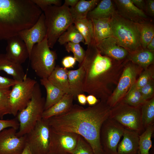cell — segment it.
<instances>
[{
    "mask_svg": "<svg viewBox=\"0 0 154 154\" xmlns=\"http://www.w3.org/2000/svg\"><path fill=\"white\" fill-rule=\"evenodd\" d=\"M111 109L106 102L101 101L86 108L74 104L67 113L48 119L54 130L79 135L90 144L94 154H103L100 132L102 124L109 118Z\"/></svg>",
    "mask_w": 154,
    "mask_h": 154,
    "instance_id": "cell-1",
    "label": "cell"
},
{
    "mask_svg": "<svg viewBox=\"0 0 154 154\" xmlns=\"http://www.w3.org/2000/svg\"><path fill=\"white\" fill-rule=\"evenodd\" d=\"M127 61H118L103 55L93 42L88 45L80 64L84 71V92L107 102L116 88Z\"/></svg>",
    "mask_w": 154,
    "mask_h": 154,
    "instance_id": "cell-2",
    "label": "cell"
},
{
    "mask_svg": "<svg viewBox=\"0 0 154 154\" xmlns=\"http://www.w3.org/2000/svg\"><path fill=\"white\" fill-rule=\"evenodd\" d=\"M42 13L31 0H0V40L30 28Z\"/></svg>",
    "mask_w": 154,
    "mask_h": 154,
    "instance_id": "cell-3",
    "label": "cell"
},
{
    "mask_svg": "<svg viewBox=\"0 0 154 154\" xmlns=\"http://www.w3.org/2000/svg\"><path fill=\"white\" fill-rule=\"evenodd\" d=\"M110 24L112 37L119 45L129 53L142 48L140 39V23L131 21L116 12L111 17Z\"/></svg>",
    "mask_w": 154,
    "mask_h": 154,
    "instance_id": "cell-4",
    "label": "cell"
},
{
    "mask_svg": "<svg viewBox=\"0 0 154 154\" xmlns=\"http://www.w3.org/2000/svg\"><path fill=\"white\" fill-rule=\"evenodd\" d=\"M43 12L48 44L50 48H52L60 36L73 24L74 20L70 13V7L63 4L48 6Z\"/></svg>",
    "mask_w": 154,
    "mask_h": 154,
    "instance_id": "cell-5",
    "label": "cell"
},
{
    "mask_svg": "<svg viewBox=\"0 0 154 154\" xmlns=\"http://www.w3.org/2000/svg\"><path fill=\"white\" fill-rule=\"evenodd\" d=\"M45 102V98L42 96L39 84L37 82L30 102L16 116L19 125V131L17 132L18 137L28 133L34 128L37 122L42 118Z\"/></svg>",
    "mask_w": 154,
    "mask_h": 154,
    "instance_id": "cell-6",
    "label": "cell"
},
{
    "mask_svg": "<svg viewBox=\"0 0 154 154\" xmlns=\"http://www.w3.org/2000/svg\"><path fill=\"white\" fill-rule=\"evenodd\" d=\"M50 48L46 37L33 46L30 54L31 67L40 79L48 78L56 66L57 54Z\"/></svg>",
    "mask_w": 154,
    "mask_h": 154,
    "instance_id": "cell-7",
    "label": "cell"
},
{
    "mask_svg": "<svg viewBox=\"0 0 154 154\" xmlns=\"http://www.w3.org/2000/svg\"><path fill=\"white\" fill-rule=\"evenodd\" d=\"M109 118L124 128L137 131L139 135L145 130L142 121L141 106H132L121 101L111 108Z\"/></svg>",
    "mask_w": 154,
    "mask_h": 154,
    "instance_id": "cell-8",
    "label": "cell"
},
{
    "mask_svg": "<svg viewBox=\"0 0 154 154\" xmlns=\"http://www.w3.org/2000/svg\"><path fill=\"white\" fill-rule=\"evenodd\" d=\"M143 70V68L129 60L126 62L117 86L107 101L111 108L122 100L136 81L137 77Z\"/></svg>",
    "mask_w": 154,
    "mask_h": 154,
    "instance_id": "cell-9",
    "label": "cell"
},
{
    "mask_svg": "<svg viewBox=\"0 0 154 154\" xmlns=\"http://www.w3.org/2000/svg\"><path fill=\"white\" fill-rule=\"evenodd\" d=\"M51 126L48 119L42 118L26 135V143L33 154H48Z\"/></svg>",
    "mask_w": 154,
    "mask_h": 154,
    "instance_id": "cell-10",
    "label": "cell"
},
{
    "mask_svg": "<svg viewBox=\"0 0 154 154\" xmlns=\"http://www.w3.org/2000/svg\"><path fill=\"white\" fill-rule=\"evenodd\" d=\"M37 82L34 79L27 77L12 87L9 96L11 114L16 116L19 112L26 107L31 99Z\"/></svg>",
    "mask_w": 154,
    "mask_h": 154,
    "instance_id": "cell-11",
    "label": "cell"
},
{
    "mask_svg": "<svg viewBox=\"0 0 154 154\" xmlns=\"http://www.w3.org/2000/svg\"><path fill=\"white\" fill-rule=\"evenodd\" d=\"M124 129L119 123L109 118L104 122L100 135L103 154H118L117 146Z\"/></svg>",
    "mask_w": 154,
    "mask_h": 154,
    "instance_id": "cell-12",
    "label": "cell"
},
{
    "mask_svg": "<svg viewBox=\"0 0 154 154\" xmlns=\"http://www.w3.org/2000/svg\"><path fill=\"white\" fill-rule=\"evenodd\" d=\"M79 136L74 133L58 131L51 127L48 154H72Z\"/></svg>",
    "mask_w": 154,
    "mask_h": 154,
    "instance_id": "cell-13",
    "label": "cell"
},
{
    "mask_svg": "<svg viewBox=\"0 0 154 154\" xmlns=\"http://www.w3.org/2000/svg\"><path fill=\"white\" fill-rule=\"evenodd\" d=\"M12 127L0 132V154H21L26 144V135L18 137Z\"/></svg>",
    "mask_w": 154,
    "mask_h": 154,
    "instance_id": "cell-14",
    "label": "cell"
},
{
    "mask_svg": "<svg viewBox=\"0 0 154 154\" xmlns=\"http://www.w3.org/2000/svg\"><path fill=\"white\" fill-rule=\"evenodd\" d=\"M45 16L42 13L36 23L29 28L20 32L19 36L26 44L30 54L33 46L42 41L46 37Z\"/></svg>",
    "mask_w": 154,
    "mask_h": 154,
    "instance_id": "cell-15",
    "label": "cell"
},
{
    "mask_svg": "<svg viewBox=\"0 0 154 154\" xmlns=\"http://www.w3.org/2000/svg\"><path fill=\"white\" fill-rule=\"evenodd\" d=\"M7 40L6 55L13 62L21 65L29 56L26 44L18 35L13 37Z\"/></svg>",
    "mask_w": 154,
    "mask_h": 154,
    "instance_id": "cell-16",
    "label": "cell"
},
{
    "mask_svg": "<svg viewBox=\"0 0 154 154\" xmlns=\"http://www.w3.org/2000/svg\"><path fill=\"white\" fill-rule=\"evenodd\" d=\"M113 1L117 7V13L122 16L137 23L147 21V17L144 12L137 7L131 0Z\"/></svg>",
    "mask_w": 154,
    "mask_h": 154,
    "instance_id": "cell-17",
    "label": "cell"
},
{
    "mask_svg": "<svg viewBox=\"0 0 154 154\" xmlns=\"http://www.w3.org/2000/svg\"><path fill=\"white\" fill-rule=\"evenodd\" d=\"M96 45L102 54L117 60L127 59L129 54L128 52L119 45L112 37L103 40Z\"/></svg>",
    "mask_w": 154,
    "mask_h": 154,
    "instance_id": "cell-18",
    "label": "cell"
},
{
    "mask_svg": "<svg viewBox=\"0 0 154 154\" xmlns=\"http://www.w3.org/2000/svg\"><path fill=\"white\" fill-rule=\"evenodd\" d=\"M139 135L136 131L125 128L123 139L117 146L118 154H138Z\"/></svg>",
    "mask_w": 154,
    "mask_h": 154,
    "instance_id": "cell-19",
    "label": "cell"
},
{
    "mask_svg": "<svg viewBox=\"0 0 154 154\" xmlns=\"http://www.w3.org/2000/svg\"><path fill=\"white\" fill-rule=\"evenodd\" d=\"M74 99L71 94H65L57 102L44 111L42 118L48 119L52 117L61 115L67 113L73 105Z\"/></svg>",
    "mask_w": 154,
    "mask_h": 154,
    "instance_id": "cell-20",
    "label": "cell"
},
{
    "mask_svg": "<svg viewBox=\"0 0 154 154\" xmlns=\"http://www.w3.org/2000/svg\"><path fill=\"white\" fill-rule=\"evenodd\" d=\"M0 71L11 75L17 82L22 81L27 77L21 65L11 60L5 54H0Z\"/></svg>",
    "mask_w": 154,
    "mask_h": 154,
    "instance_id": "cell-21",
    "label": "cell"
},
{
    "mask_svg": "<svg viewBox=\"0 0 154 154\" xmlns=\"http://www.w3.org/2000/svg\"><path fill=\"white\" fill-rule=\"evenodd\" d=\"M84 71L82 65L75 70H68V78L70 94L74 99L77 100V95L83 93V84Z\"/></svg>",
    "mask_w": 154,
    "mask_h": 154,
    "instance_id": "cell-22",
    "label": "cell"
},
{
    "mask_svg": "<svg viewBox=\"0 0 154 154\" xmlns=\"http://www.w3.org/2000/svg\"><path fill=\"white\" fill-rule=\"evenodd\" d=\"M110 18L91 19L94 27L93 42L96 44L104 39L112 37Z\"/></svg>",
    "mask_w": 154,
    "mask_h": 154,
    "instance_id": "cell-23",
    "label": "cell"
},
{
    "mask_svg": "<svg viewBox=\"0 0 154 154\" xmlns=\"http://www.w3.org/2000/svg\"><path fill=\"white\" fill-rule=\"evenodd\" d=\"M117 11L111 0H102L88 13V19H99L111 17Z\"/></svg>",
    "mask_w": 154,
    "mask_h": 154,
    "instance_id": "cell-24",
    "label": "cell"
},
{
    "mask_svg": "<svg viewBox=\"0 0 154 154\" xmlns=\"http://www.w3.org/2000/svg\"><path fill=\"white\" fill-rule=\"evenodd\" d=\"M127 59L145 69L153 63L154 52L142 48L129 53Z\"/></svg>",
    "mask_w": 154,
    "mask_h": 154,
    "instance_id": "cell-25",
    "label": "cell"
},
{
    "mask_svg": "<svg viewBox=\"0 0 154 154\" xmlns=\"http://www.w3.org/2000/svg\"><path fill=\"white\" fill-rule=\"evenodd\" d=\"M68 71L67 69L57 65L47 78L50 82L66 94H70Z\"/></svg>",
    "mask_w": 154,
    "mask_h": 154,
    "instance_id": "cell-26",
    "label": "cell"
},
{
    "mask_svg": "<svg viewBox=\"0 0 154 154\" xmlns=\"http://www.w3.org/2000/svg\"><path fill=\"white\" fill-rule=\"evenodd\" d=\"M40 82L46 91V96L44 106L45 110L57 102L65 94L50 82L47 78H41Z\"/></svg>",
    "mask_w": 154,
    "mask_h": 154,
    "instance_id": "cell-27",
    "label": "cell"
},
{
    "mask_svg": "<svg viewBox=\"0 0 154 154\" xmlns=\"http://www.w3.org/2000/svg\"><path fill=\"white\" fill-rule=\"evenodd\" d=\"M99 1L79 0L74 7L70 8V12L72 17L74 20L86 18L88 13L95 7Z\"/></svg>",
    "mask_w": 154,
    "mask_h": 154,
    "instance_id": "cell-28",
    "label": "cell"
},
{
    "mask_svg": "<svg viewBox=\"0 0 154 154\" xmlns=\"http://www.w3.org/2000/svg\"><path fill=\"white\" fill-rule=\"evenodd\" d=\"M73 24L84 38V44H91L94 39V27L91 19L86 18L75 20Z\"/></svg>",
    "mask_w": 154,
    "mask_h": 154,
    "instance_id": "cell-29",
    "label": "cell"
},
{
    "mask_svg": "<svg viewBox=\"0 0 154 154\" xmlns=\"http://www.w3.org/2000/svg\"><path fill=\"white\" fill-rule=\"evenodd\" d=\"M71 25L59 37L57 41L61 45L71 42L84 43V38L74 25Z\"/></svg>",
    "mask_w": 154,
    "mask_h": 154,
    "instance_id": "cell-30",
    "label": "cell"
},
{
    "mask_svg": "<svg viewBox=\"0 0 154 154\" xmlns=\"http://www.w3.org/2000/svg\"><path fill=\"white\" fill-rule=\"evenodd\" d=\"M142 124L145 129L149 125L153 124L154 119V98L146 101L141 106Z\"/></svg>",
    "mask_w": 154,
    "mask_h": 154,
    "instance_id": "cell-31",
    "label": "cell"
},
{
    "mask_svg": "<svg viewBox=\"0 0 154 154\" xmlns=\"http://www.w3.org/2000/svg\"><path fill=\"white\" fill-rule=\"evenodd\" d=\"M121 101L129 106L135 107L141 106L145 101L143 99L136 85V81L132 85Z\"/></svg>",
    "mask_w": 154,
    "mask_h": 154,
    "instance_id": "cell-32",
    "label": "cell"
},
{
    "mask_svg": "<svg viewBox=\"0 0 154 154\" xmlns=\"http://www.w3.org/2000/svg\"><path fill=\"white\" fill-rule=\"evenodd\" d=\"M154 129V124L145 128L139 136V150L140 154H149L152 146L151 137Z\"/></svg>",
    "mask_w": 154,
    "mask_h": 154,
    "instance_id": "cell-33",
    "label": "cell"
},
{
    "mask_svg": "<svg viewBox=\"0 0 154 154\" xmlns=\"http://www.w3.org/2000/svg\"><path fill=\"white\" fill-rule=\"evenodd\" d=\"M140 39L141 47L146 48L148 43L154 37L153 24L147 21L140 23Z\"/></svg>",
    "mask_w": 154,
    "mask_h": 154,
    "instance_id": "cell-34",
    "label": "cell"
},
{
    "mask_svg": "<svg viewBox=\"0 0 154 154\" xmlns=\"http://www.w3.org/2000/svg\"><path fill=\"white\" fill-rule=\"evenodd\" d=\"M10 88L0 89V118L5 115L11 114L9 101Z\"/></svg>",
    "mask_w": 154,
    "mask_h": 154,
    "instance_id": "cell-35",
    "label": "cell"
},
{
    "mask_svg": "<svg viewBox=\"0 0 154 154\" xmlns=\"http://www.w3.org/2000/svg\"><path fill=\"white\" fill-rule=\"evenodd\" d=\"M66 50L68 52H72L76 61L80 64L82 62L86 54V51L79 43L68 42L65 46Z\"/></svg>",
    "mask_w": 154,
    "mask_h": 154,
    "instance_id": "cell-36",
    "label": "cell"
},
{
    "mask_svg": "<svg viewBox=\"0 0 154 154\" xmlns=\"http://www.w3.org/2000/svg\"><path fill=\"white\" fill-rule=\"evenodd\" d=\"M72 154H94V153L88 143L79 135L76 146Z\"/></svg>",
    "mask_w": 154,
    "mask_h": 154,
    "instance_id": "cell-37",
    "label": "cell"
},
{
    "mask_svg": "<svg viewBox=\"0 0 154 154\" xmlns=\"http://www.w3.org/2000/svg\"><path fill=\"white\" fill-rule=\"evenodd\" d=\"M144 70L140 74L138 78L136 81V85L139 89L153 80V68L148 67Z\"/></svg>",
    "mask_w": 154,
    "mask_h": 154,
    "instance_id": "cell-38",
    "label": "cell"
},
{
    "mask_svg": "<svg viewBox=\"0 0 154 154\" xmlns=\"http://www.w3.org/2000/svg\"><path fill=\"white\" fill-rule=\"evenodd\" d=\"M139 89L142 96L144 100L146 101L152 98L153 97L154 92L153 80H151Z\"/></svg>",
    "mask_w": 154,
    "mask_h": 154,
    "instance_id": "cell-39",
    "label": "cell"
},
{
    "mask_svg": "<svg viewBox=\"0 0 154 154\" xmlns=\"http://www.w3.org/2000/svg\"><path fill=\"white\" fill-rule=\"evenodd\" d=\"M42 11L48 6L54 5L61 6L62 1L60 0H31Z\"/></svg>",
    "mask_w": 154,
    "mask_h": 154,
    "instance_id": "cell-40",
    "label": "cell"
},
{
    "mask_svg": "<svg viewBox=\"0 0 154 154\" xmlns=\"http://www.w3.org/2000/svg\"><path fill=\"white\" fill-rule=\"evenodd\" d=\"M19 123L17 119L4 120L0 119V132L3 129L12 127L17 130L19 128Z\"/></svg>",
    "mask_w": 154,
    "mask_h": 154,
    "instance_id": "cell-41",
    "label": "cell"
},
{
    "mask_svg": "<svg viewBox=\"0 0 154 154\" xmlns=\"http://www.w3.org/2000/svg\"><path fill=\"white\" fill-rule=\"evenodd\" d=\"M17 82L13 79L0 76V89L10 88Z\"/></svg>",
    "mask_w": 154,
    "mask_h": 154,
    "instance_id": "cell-42",
    "label": "cell"
},
{
    "mask_svg": "<svg viewBox=\"0 0 154 154\" xmlns=\"http://www.w3.org/2000/svg\"><path fill=\"white\" fill-rule=\"evenodd\" d=\"M76 61L74 57L71 56H67L62 59V64L64 68L67 69L73 68Z\"/></svg>",
    "mask_w": 154,
    "mask_h": 154,
    "instance_id": "cell-43",
    "label": "cell"
},
{
    "mask_svg": "<svg viewBox=\"0 0 154 154\" xmlns=\"http://www.w3.org/2000/svg\"><path fill=\"white\" fill-rule=\"evenodd\" d=\"M146 3L145 10L147 13L150 15H154V0H147L145 1Z\"/></svg>",
    "mask_w": 154,
    "mask_h": 154,
    "instance_id": "cell-44",
    "label": "cell"
},
{
    "mask_svg": "<svg viewBox=\"0 0 154 154\" xmlns=\"http://www.w3.org/2000/svg\"><path fill=\"white\" fill-rule=\"evenodd\" d=\"M87 103L90 106H93L100 100L95 96L92 95H88L86 96Z\"/></svg>",
    "mask_w": 154,
    "mask_h": 154,
    "instance_id": "cell-45",
    "label": "cell"
},
{
    "mask_svg": "<svg viewBox=\"0 0 154 154\" xmlns=\"http://www.w3.org/2000/svg\"><path fill=\"white\" fill-rule=\"evenodd\" d=\"M133 4L138 8L143 11L145 10L146 3L143 0H131Z\"/></svg>",
    "mask_w": 154,
    "mask_h": 154,
    "instance_id": "cell-46",
    "label": "cell"
},
{
    "mask_svg": "<svg viewBox=\"0 0 154 154\" xmlns=\"http://www.w3.org/2000/svg\"><path fill=\"white\" fill-rule=\"evenodd\" d=\"M77 99L79 103L82 105H85L87 103L86 96L83 93L78 94L77 96Z\"/></svg>",
    "mask_w": 154,
    "mask_h": 154,
    "instance_id": "cell-47",
    "label": "cell"
},
{
    "mask_svg": "<svg viewBox=\"0 0 154 154\" xmlns=\"http://www.w3.org/2000/svg\"><path fill=\"white\" fill-rule=\"evenodd\" d=\"M78 0H65L64 5L68 7L70 6L71 7H74L77 3Z\"/></svg>",
    "mask_w": 154,
    "mask_h": 154,
    "instance_id": "cell-48",
    "label": "cell"
},
{
    "mask_svg": "<svg viewBox=\"0 0 154 154\" xmlns=\"http://www.w3.org/2000/svg\"><path fill=\"white\" fill-rule=\"evenodd\" d=\"M152 52L154 51V37H153L147 45L146 48Z\"/></svg>",
    "mask_w": 154,
    "mask_h": 154,
    "instance_id": "cell-49",
    "label": "cell"
},
{
    "mask_svg": "<svg viewBox=\"0 0 154 154\" xmlns=\"http://www.w3.org/2000/svg\"><path fill=\"white\" fill-rule=\"evenodd\" d=\"M21 154H33L28 145L26 143L22 153Z\"/></svg>",
    "mask_w": 154,
    "mask_h": 154,
    "instance_id": "cell-50",
    "label": "cell"
}]
</instances>
